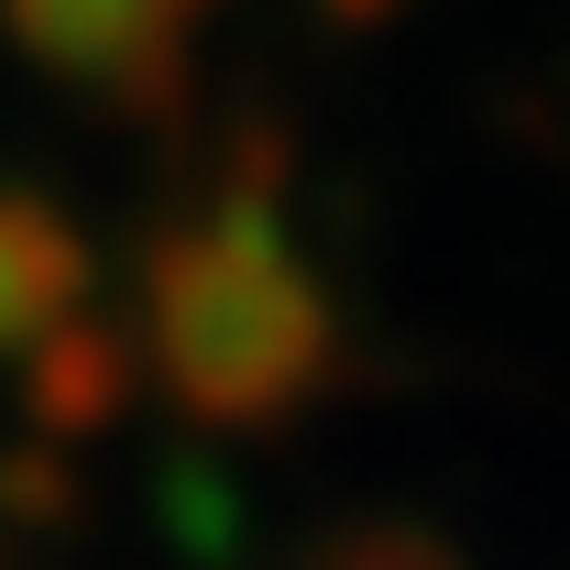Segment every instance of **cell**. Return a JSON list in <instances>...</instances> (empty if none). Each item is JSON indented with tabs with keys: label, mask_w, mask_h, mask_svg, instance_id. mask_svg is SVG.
I'll return each instance as SVG.
<instances>
[{
	"label": "cell",
	"mask_w": 570,
	"mask_h": 570,
	"mask_svg": "<svg viewBox=\"0 0 570 570\" xmlns=\"http://www.w3.org/2000/svg\"><path fill=\"white\" fill-rule=\"evenodd\" d=\"M142 341L165 384L219 428H253L296 406L330 362V296L307 253L285 242L264 187H219L198 219L154 230L142 253Z\"/></svg>",
	"instance_id": "obj_1"
},
{
	"label": "cell",
	"mask_w": 570,
	"mask_h": 570,
	"mask_svg": "<svg viewBox=\"0 0 570 570\" xmlns=\"http://www.w3.org/2000/svg\"><path fill=\"white\" fill-rule=\"evenodd\" d=\"M198 11L209 0H0L11 45L45 77H67L77 99H110V110H176Z\"/></svg>",
	"instance_id": "obj_2"
},
{
	"label": "cell",
	"mask_w": 570,
	"mask_h": 570,
	"mask_svg": "<svg viewBox=\"0 0 570 570\" xmlns=\"http://www.w3.org/2000/svg\"><path fill=\"white\" fill-rule=\"evenodd\" d=\"M77 296H88V242H77L45 198L0 187V352L56 341Z\"/></svg>",
	"instance_id": "obj_3"
}]
</instances>
